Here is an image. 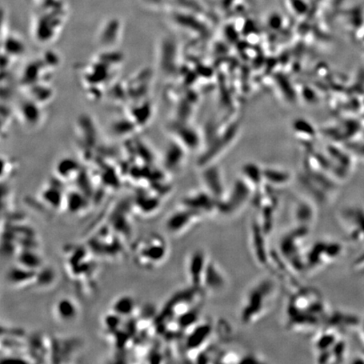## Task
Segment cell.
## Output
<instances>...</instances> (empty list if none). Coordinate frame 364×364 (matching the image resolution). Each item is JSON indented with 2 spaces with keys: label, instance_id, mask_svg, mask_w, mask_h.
I'll list each match as a JSON object with an SVG mask.
<instances>
[{
  "label": "cell",
  "instance_id": "1",
  "mask_svg": "<svg viewBox=\"0 0 364 364\" xmlns=\"http://www.w3.org/2000/svg\"><path fill=\"white\" fill-rule=\"evenodd\" d=\"M331 312L325 298L315 287L302 286L291 294L286 308L287 330L300 333L317 332Z\"/></svg>",
  "mask_w": 364,
  "mask_h": 364
},
{
  "label": "cell",
  "instance_id": "2",
  "mask_svg": "<svg viewBox=\"0 0 364 364\" xmlns=\"http://www.w3.org/2000/svg\"><path fill=\"white\" fill-rule=\"evenodd\" d=\"M278 294L277 279L264 278L258 280L246 292L239 309V319L244 326L261 322L270 313Z\"/></svg>",
  "mask_w": 364,
  "mask_h": 364
},
{
  "label": "cell",
  "instance_id": "3",
  "mask_svg": "<svg viewBox=\"0 0 364 364\" xmlns=\"http://www.w3.org/2000/svg\"><path fill=\"white\" fill-rule=\"evenodd\" d=\"M63 255L67 276L72 281L84 286L95 280L98 267L97 257L89 247L86 245L67 246Z\"/></svg>",
  "mask_w": 364,
  "mask_h": 364
},
{
  "label": "cell",
  "instance_id": "4",
  "mask_svg": "<svg viewBox=\"0 0 364 364\" xmlns=\"http://www.w3.org/2000/svg\"><path fill=\"white\" fill-rule=\"evenodd\" d=\"M311 228L294 225L280 239L278 251L281 257L300 274H306V254Z\"/></svg>",
  "mask_w": 364,
  "mask_h": 364
},
{
  "label": "cell",
  "instance_id": "5",
  "mask_svg": "<svg viewBox=\"0 0 364 364\" xmlns=\"http://www.w3.org/2000/svg\"><path fill=\"white\" fill-rule=\"evenodd\" d=\"M169 245L158 233H148L136 241L133 246L134 261L139 268L154 270L166 262Z\"/></svg>",
  "mask_w": 364,
  "mask_h": 364
},
{
  "label": "cell",
  "instance_id": "6",
  "mask_svg": "<svg viewBox=\"0 0 364 364\" xmlns=\"http://www.w3.org/2000/svg\"><path fill=\"white\" fill-rule=\"evenodd\" d=\"M343 246L337 242H315L308 248L306 254V274H314L331 265L341 257Z\"/></svg>",
  "mask_w": 364,
  "mask_h": 364
},
{
  "label": "cell",
  "instance_id": "7",
  "mask_svg": "<svg viewBox=\"0 0 364 364\" xmlns=\"http://www.w3.org/2000/svg\"><path fill=\"white\" fill-rule=\"evenodd\" d=\"M204 291L190 287L172 296L162 313L156 319H177L193 310L202 303Z\"/></svg>",
  "mask_w": 364,
  "mask_h": 364
},
{
  "label": "cell",
  "instance_id": "8",
  "mask_svg": "<svg viewBox=\"0 0 364 364\" xmlns=\"http://www.w3.org/2000/svg\"><path fill=\"white\" fill-rule=\"evenodd\" d=\"M121 242L122 239L106 225L89 239L86 246L97 258L116 259L122 253Z\"/></svg>",
  "mask_w": 364,
  "mask_h": 364
},
{
  "label": "cell",
  "instance_id": "9",
  "mask_svg": "<svg viewBox=\"0 0 364 364\" xmlns=\"http://www.w3.org/2000/svg\"><path fill=\"white\" fill-rule=\"evenodd\" d=\"M214 330L211 322L200 321L184 334V348L188 359L194 363L197 356L212 342Z\"/></svg>",
  "mask_w": 364,
  "mask_h": 364
},
{
  "label": "cell",
  "instance_id": "10",
  "mask_svg": "<svg viewBox=\"0 0 364 364\" xmlns=\"http://www.w3.org/2000/svg\"><path fill=\"white\" fill-rule=\"evenodd\" d=\"M251 200V188L246 182L236 184L230 193L219 203V215L235 217L245 210Z\"/></svg>",
  "mask_w": 364,
  "mask_h": 364
},
{
  "label": "cell",
  "instance_id": "11",
  "mask_svg": "<svg viewBox=\"0 0 364 364\" xmlns=\"http://www.w3.org/2000/svg\"><path fill=\"white\" fill-rule=\"evenodd\" d=\"M203 219L202 215L181 206L168 215L165 227L168 233L171 235L182 236L197 227Z\"/></svg>",
  "mask_w": 364,
  "mask_h": 364
},
{
  "label": "cell",
  "instance_id": "12",
  "mask_svg": "<svg viewBox=\"0 0 364 364\" xmlns=\"http://www.w3.org/2000/svg\"><path fill=\"white\" fill-rule=\"evenodd\" d=\"M268 235L260 225L257 218L251 219L249 229V246L255 264L262 268L269 266L271 252L267 243Z\"/></svg>",
  "mask_w": 364,
  "mask_h": 364
},
{
  "label": "cell",
  "instance_id": "13",
  "mask_svg": "<svg viewBox=\"0 0 364 364\" xmlns=\"http://www.w3.org/2000/svg\"><path fill=\"white\" fill-rule=\"evenodd\" d=\"M267 268L273 271L276 279L281 282L287 290L291 291V294L302 287L299 274L281 257L277 250H271L269 266Z\"/></svg>",
  "mask_w": 364,
  "mask_h": 364
},
{
  "label": "cell",
  "instance_id": "14",
  "mask_svg": "<svg viewBox=\"0 0 364 364\" xmlns=\"http://www.w3.org/2000/svg\"><path fill=\"white\" fill-rule=\"evenodd\" d=\"M181 206L202 215L204 219L219 215V202L209 191H195L183 198Z\"/></svg>",
  "mask_w": 364,
  "mask_h": 364
},
{
  "label": "cell",
  "instance_id": "15",
  "mask_svg": "<svg viewBox=\"0 0 364 364\" xmlns=\"http://www.w3.org/2000/svg\"><path fill=\"white\" fill-rule=\"evenodd\" d=\"M255 205L257 207V215L255 217L266 234L269 236L274 230L278 210V200L270 193H262L255 199Z\"/></svg>",
  "mask_w": 364,
  "mask_h": 364
},
{
  "label": "cell",
  "instance_id": "16",
  "mask_svg": "<svg viewBox=\"0 0 364 364\" xmlns=\"http://www.w3.org/2000/svg\"><path fill=\"white\" fill-rule=\"evenodd\" d=\"M209 255L203 249H196L188 255L186 262V276L190 287L202 290L204 273H205Z\"/></svg>",
  "mask_w": 364,
  "mask_h": 364
},
{
  "label": "cell",
  "instance_id": "17",
  "mask_svg": "<svg viewBox=\"0 0 364 364\" xmlns=\"http://www.w3.org/2000/svg\"><path fill=\"white\" fill-rule=\"evenodd\" d=\"M229 285L225 270L214 260L209 259L204 273L202 289L205 294L212 295L222 294Z\"/></svg>",
  "mask_w": 364,
  "mask_h": 364
},
{
  "label": "cell",
  "instance_id": "18",
  "mask_svg": "<svg viewBox=\"0 0 364 364\" xmlns=\"http://www.w3.org/2000/svg\"><path fill=\"white\" fill-rule=\"evenodd\" d=\"M318 204L312 199L299 198L292 209L294 225L313 228L318 217Z\"/></svg>",
  "mask_w": 364,
  "mask_h": 364
},
{
  "label": "cell",
  "instance_id": "19",
  "mask_svg": "<svg viewBox=\"0 0 364 364\" xmlns=\"http://www.w3.org/2000/svg\"><path fill=\"white\" fill-rule=\"evenodd\" d=\"M131 207L134 215L149 219L159 213L162 207V201L157 193H141L131 202Z\"/></svg>",
  "mask_w": 364,
  "mask_h": 364
},
{
  "label": "cell",
  "instance_id": "20",
  "mask_svg": "<svg viewBox=\"0 0 364 364\" xmlns=\"http://www.w3.org/2000/svg\"><path fill=\"white\" fill-rule=\"evenodd\" d=\"M132 215H134L132 210L131 203L129 206L118 207L111 214L107 225L117 234L120 238L129 239L132 233Z\"/></svg>",
  "mask_w": 364,
  "mask_h": 364
},
{
  "label": "cell",
  "instance_id": "21",
  "mask_svg": "<svg viewBox=\"0 0 364 364\" xmlns=\"http://www.w3.org/2000/svg\"><path fill=\"white\" fill-rule=\"evenodd\" d=\"M39 271L29 269L15 263L7 271L6 280L11 286L18 289H26L38 285Z\"/></svg>",
  "mask_w": 364,
  "mask_h": 364
},
{
  "label": "cell",
  "instance_id": "22",
  "mask_svg": "<svg viewBox=\"0 0 364 364\" xmlns=\"http://www.w3.org/2000/svg\"><path fill=\"white\" fill-rule=\"evenodd\" d=\"M39 198L43 205L49 207V209L63 212L65 193L56 184L44 187L39 194Z\"/></svg>",
  "mask_w": 364,
  "mask_h": 364
},
{
  "label": "cell",
  "instance_id": "23",
  "mask_svg": "<svg viewBox=\"0 0 364 364\" xmlns=\"http://www.w3.org/2000/svg\"><path fill=\"white\" fill-rule=\"evenodd\" d=\"M90 209V198L88 196L79 191H72L65 193L63 212L72 215L81 216L87 213Z\"/></svg>",
  "mask_w": 364,
  "mask_h": 364
},
{
  "label": "cell",
  "instance_id": "24",
  "mask_svg": "<svg viewBox=\"0 0 364 364\" xmlns=\"http://www.w3.org/2000/svg\"><path fill=\"white\" fill-rule=\"evenodd\" d=\"M54 315L57 321L62 323H72L78 318L79 307L73 299L63 297L54 303Z\"/></svg>",
  "mask_w": 364,
  "mask_h": 364
},
{
  "label": "cell",
  "instance_id": "25",
  "mask_svg": "<svg viewBox=\"0 0 364 364\" xmlns=\"http://www.w3.org/2000/svg\"><path fill=\"white\" fill-rule=\"evenodd\" d=\"M313 347L316 354L329 351L340 341L339 331L330 326H323L315 332Z\"/></svg>",
  "mask_w": 364,
  "mask_h": 364
},
{
  "label": "cell",
  "instance_id": "26",
  "mask_svg": "<svg viewBox=\"0 0 364 364\" xmlns=\"http://www.w3.org/2000/svg\"><path fill=\"white\" fill-rule=\"evenodd\" d=\"M17 264L29 269L39 271L43 268V259L35 247H26L17 252Z\"/></svg>",
  "mask_w": 364,
  "mask_h": 364
},
{
  "label": "cell",
  "instance_id": "27",
  "mask_svg": "<svg viewBox=\"0 0 364 364\" xmlns=\"http://www.w3.org/2000/svg\"><path fill=\"white\" fill-rule=\"evenodd\" d=\"M124 319H129L135 314L136 303L130 295L119 296L111 303V310Z\"/></svg>",
  "mask_w": 364,
  "mask_h": 364
},
{
  "label": "cell",
  "instance_id": "28",
  "mask_svg": "<svg viewBox=\"0 0 364 364\" xmlns=\"http://www.w3.org/2000/svg\"><path fill=\"white\" fill-rule=\"evenodd\" d=\"M74 161H63L58 166L57 177L60 182H70L79 177V167Z\"/></svg>",
  "mask_w": 364,
  "mask_h": 364
},
{
  "label": "cell",
  "instance_id": "29",
  "mask_svg": "<svg viewBox=\"0 0 364 364\" xmlns=\"http://www.w3.org/2000/svg\"><path fill=\"white\" fill-rule=\"evenodd\" d=\"M242 356L234 350L220 351L216 363H239Z\"/></svg>",
  "mask_w": 364,
  "mask_h": 364
},
{
  "label": "cell",
  "instance_id": "30",
  "mask_svg": "<svg viewBox=\"0 0 364 364\" xmlns=\"http://www.w3.org/2000/svg\"><path fill=\"white\" fill-rule=\"evenodd\" d=\"M267 361L262 356L258 354H247L242 356L241 363H247V364H258V363H266Z\"/></svg>",
  "mask_w": 364,
  "mask_h": 364
}]
</instances>
